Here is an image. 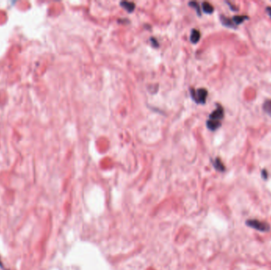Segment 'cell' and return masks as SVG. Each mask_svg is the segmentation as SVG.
I'll use <instances>...</instances> for the list:
<instances>
[{
	"instance_id": "ba28073f",
	"label": "cell",
	"mask_w": 271,
	"mask_h": 270,
	"mask_svg": "<svg viewBox=\"0 0 271 270\" xmlns=\"http://www.w3.org/2000/svg\"><path fill=\"white\" fill-rule=\"evenodd\" d=\"M202 9L207 14H212V12H213V10H214L213 6H212L210 3H209V2H205L202 3Z\"/></svg>"
},
{
	"instance_id": "277c9868",
	"label": "cell",
	"mask_w": 271,
	"mask_h": 270,
	"mask_svg": "<svg viewBox=\"0 0 271 270\" xmlns=\"http://www.w3.org/2000/svg\"><path fill=\"white\" fill-rule=\"evenodd\" d=\"M221 125V122L219 121H214V120H209L207 121V127L209 128L210 130L215 131L218 128H220Z\"/></svg>"
},
{
	"instance_id": "4fadbf2b",
	"label": "cell",
	"mask_w": 271,
	"mask_h": 270,
	"mask_svg": "<svg viewBox=\"0 0 271 270\" xmlns=\"http://www.w3.org/2000/svg\"><path fill=\"white\" fill-rule=\"evenodd\" d=\"M262 178L264 179H267V177H268V174H267V171L265 170H263L262 171Z\"/></svg>"
},
{
	"instance_id": "52a82bcc",
	"label": "cell",
	"mask_w": 271,
	"mask_h": 270,
	"mask_svg": "<svg viewBox=\"0 0 271 270\" xmlns=\"http://www.w3.org/2000/svg\"><path fill=\"white\" fill-rule=\"evenodd\" d=\"M220 21H222L223 25H224L225 26L232 27V28L235 27V24H234L232 19L227 18V17H224V16H221V17H220Z\"/></svg>"
},
{
	"instance_id": "9c48e42d",
	"label": "cell",
	"mask_w": 271,
	"mask_h": 270,
	"mask_svg": "<svg viewBox=\"0 0 271 270\" xmlns=\"http://www.w3.org/2000/svg\"><path fill=\"white\" fill-rule=\"evenodd\" d=\"M248 18L247 16H245V15H236V16H234L232 17V21L233 22L235 23V25H239L240 23H242L243 21H244L245 20Z\"/></svg>"
},
{
	"instance_id": "8fae6325",
	"label": "cell",
	"mask_w": 271,
	"mask_h": 270,
	"mask_svg": "<svg viewBox=\"0 0 271 270\" xmlns=\"http://www.w3.org/2000/svg\"><path fill=\"white\" fill-rule=\"evenodd\" d=\"M264 111L269 116H271V100H266L263 104Z\"/></svg>"
},
{
	"instance_id": "30bf717a",
	"label": "cell",
	"mask_w": 271,
	"mask_h": 270,
	"mask_svg": "<svg viewBox=\"0 0 271 270\" xmlns=\"http://www.w3.org/2000/svg\"><path fill=\"white\" fill-rule=\"evenodd\" d=\"M214 166L215 168H216L217 170H219V171H224V170H225V167H224V164H223V163H222L221 160H220L219 158H217V159H216V161H215Z\"/></svg>"
},
{
	"instance_id": "8992f818",
	"label": "cell",
	"mask_w": 271,
	"mask_h": 270,
	"mask_svg": "<svg viewBox=\"0 0 271 270\" xmlns=\"http://www.w3.org/2000/svg\"><path fill=\"white\" fill-rule=\"evenodd\" d=\"M121 5L122 6V7L125 8L129 12H133L135 9V4L133 2H125V1H124V2H121Z\"/></svg>"
},
{
	"instance_id": "7c38bea8",
	"label": "cell",
	"mask_w": 271,
	"mask_h": 270,
	"mask_svg": "<svg viewBox=\"0 0 271 270\" xmlns=\"http://www.w3.org/2000/svg\"><path fill=\"white\" fill-rule=\"evenodd\" d=\"M190 6H193V7H194V8H196V9H197V13H198V14H200V8H199V6H198V4H197V2H190Z\"/></svg>"
},
{
	"instance_id": "7a4b0ae2",
	"label": "cell",
	"mask_w": 271,
	"mask_h": 270,
	"mask_svg": "<svg viewBox=\"0 0 271 270\" xmlns=\"http://www.w3.org/2000/svg\"><path fill=\"white\" fill-rule=\"evenodd\" d=\"M191 91V95L192 98H193V100L195 101L197 103H201V104H204L206 101L207 96H208V91H206L204 88H201V89L197 90V91H194V89H190Z\"/></svg>"
},
{
	"instance_id": "5b68a950",
	"label": "cell",
	"mask_w": 271,
	"mask_h": 270,
	"mask_svg": "<svg viewBox=\"0 0 271 270\" xmlns=\"http://www.w3.org/2000/svg\"><path fill=\"white\" fill-rule=\"evenodd\" d=\"M200 37H201V33L197 29H193L190 35V40L193 44H196L199 41Z\"/></svg>"
},
{
	"instance_id": "5bb4252c",
	"label": "cell",
	"mask_w": 271,
	"mask_h": 270,
	"mask_svg": "<svg viewBox=\"0 0 271 270\" xmlns=\"http://www.w3.org/2000/svg\"><path fill=\"white\" fill-rule=\"evenodd\" d=\"M266 11H267V13L269 14V15L270 16V17H271V7L270 6H268V7L266 8Z\"/></svg>"
},
{
	"instance_id": "3957f363",
	"label": "cell",
	"mask_w": 271,
	"mask_h": 270,
	"mask_svg": "<svg viewBox=\"0 0 271 270\" xmlns=\"http://www.w3.org/2000/svg\"><path fill=\"white\" fill-rule=\"evenodd\" d=\"M224 117V110L222 106H218L217 109L215 111H213L209 116V120H214V121H219Z\"/></svg>"
},
{
	"instance_id": "6da1fadb",
	"label": "cell",
	"mask_w": 271,
	"mask_h": 270,
	"mask_svg": "<svg viewBox=\"0 0 271 270\" xmlns=\"http://www.w3.org/2000/svg\"><path fill=\"white\" fill-rule=\"evenodd\" d=\"M246 224L249 227H251L254 230L262 231V232H267L270 230V226L269 223L263 222V221L258 220V219H248L246 221Z\"/></svg>"
}]
</instances>
